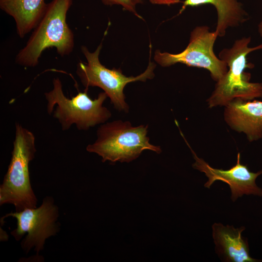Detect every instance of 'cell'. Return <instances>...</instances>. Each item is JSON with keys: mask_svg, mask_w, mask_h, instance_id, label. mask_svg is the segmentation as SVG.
<instances>
[{"mask_svg": "<svg viewBox=\"0 0 262 262\" xmlns=\"http://www.w3.org/2000/svg\"><path fill=\"white\" fill-rule=\"evenodd\" d=\"M73 0H52L28 40L18 53L16 62L22 66L34 67L43 51L55 48L61 56L69 55L74 46V35L68 27L66 15Z\"/></svg>", "mask_w": 262, "mask_h": 262, "instance_id": "obj_1", "label": "cell"}, {"mask_svg": "<svg viewBox=\"0 0 262 262\" xmlns=\"http://www.w3.org/2000/svg\"><path fill=\"white\" fill-rule=\"evenodd\" d=\"M250 37H244L235 41L229 48L223 49L218 57L229 67L226 73L216 82L214 89L207 100L210 108L225 106L236 98L252 100L262 98V83L250 82V75L245 72L246 68H252L248 63L247 55L262 49V45L250 47Z\"/></svg>", "mask_w": 262, "mask_h": 262, "instance_id": "obj_2", "label": "cell"}, {"mask_svg": "<svg viewBox=\"0 0 262 262\" xmlns=\"http://www.w3.org/2000/svg\"><path fill=\"white\" fill-rule=\"evenodd\" d=\"M12 157L0 186V205H13L16 211L36 208L37 199L31 187L29 164L36 148L33 133L18 122L15 124Z\"/></svg>", "mask_w": 262, "mask_h": 262, "instance_id": "obj_3", "label": "cell"}, {"mask_svg": "<svg viewBox=\"0 0 262 262\" xmlns=\"http://www.w3.org/2000/svg\"><path fill=\"white\" fill-rule=\"evenodd\" d=\"M52 85V89L45 93L47 111L57 120L62 131L75 125L78 130L86 131L106 122L112 117L111 111L103 105L108 97L105 92L92 99L85 89L69 98L65 95L59 78H54Z\"/></svg>", "mask_w": 262, "mask_h": 262, "instance_id": "obj_4", "label": "cell"}, {"mask_svg": "<svg viewBox=\"0 0 262 262\" xmlns=\"http://www.w3.org/2000/svg\"><path fill=\"white\" fill-rule=\"evenodd\" d=\"M147 132L148 125L134 127L130 121L122 120L106 122L98 128L96 140L86 149L100 156L102 162L111 163H130L145 150L161 153V147L149 142Z\"/></svg>", "mask_w": 262, "mask_h": 262, "instance_id": "obj_5", "label": "cell"}, {"mask_svg": "<svg viewBox=\"0 0 262 262\" xmlns=\"http://www.w3.org/2000/svg\"><path fill=\"white\" fill-rule=\"evenodd\" d=\"M102 47L101 43L93 52H90L84 46L81 47L87 62L78 64L76 73L86 90L89 87L101 88L110 98L115 109L127 113L130 107L125 100V87L131 82L152 79L156 65L150 59L147 67L142 73L135 77L126 76L120 68L109 69L100 63L99 56Z\"/></svg>", "mask_w": 262, "mask_h": 262, "instance_id": "obj_6", "label": "cell"}, {"mask_svg": "<svg viewBox=\"0 0 262 262\" xmlns=\"http://www.w3.org/2000/svg\"><path fill=\"white\" fill-rule=\"evenodd\" d=\"M217 33L211 32L205 25L196 27L191 32L189 43L181 52L173 54L157 49L154 60L160 66L168 67L177 63L208 70L212 79L217 82L227 72V64L217 57L213 46Z\"/></svg>", "mask_w": 262, "mask_h": 262, "instance_id": "obj_7", "label": "cell"}, {"mask_svg": "<svg viewBox=\"0 0 262 262\" xmlns=\"http://www.w3.org/2000/svg\"><path fill=\"white\" fill-rule=\"evenodd\" d=\"M58 215L53 198L48 196L39 207L11 212L2 218L12 216L16 219V228L11 234L18 241L26 233L21 243L22 248L27 253L33 247L38 254L44 248L46 240L58 232Z\"/></svg>", "mask_w": 262, "mask_h": 262, "instance_id": "obj_8", "label": "cell"}, {"mask_svg": "<svg viewBox=\"0 0 262 262\" xmlns=\"http://www.w3.org/2000/svg\"><path fill=\"white\" fill-rule=\"evenodd\" d=\"M181 136L190 149L195 162L193 167L205 174L208 181L204 184L205 188H210L216 180L227 183L231 191V199L235 201L244 195L262 196V189L256 184L257 178L262 174V169L257 172L250 171L246 165L241 163V154L238 153L236 164L229 169L213 168L203 159L199 158L185 139L181 131Z\"/></svg>", "mask_w": 262, "mask_h": 262, "instance_id": "obj_9", "label": "cell"}, {"mask_svg": "<svg viewBox=\"0 0 262 262\" xmlns=\"http://www.w3.org/2000/svg\"><path fill=\"white\" fill-rule=\"evenodd\" d=\"M224 107V120L230 128L244 133L249 142L262 138V101L236 98Z\"/></svg>", "mask_w": 262, "mask_h": 262, "instance_id": "obj_10", "label": "cell"}, {"mask_svg": "<svg viewBox=\"0 0 262 262\" xmlns=\"http://www.w3.org/2000/svg\"><path fill=\"white\" fill-rule=\"evenodd\" d=\"M245 227L235 228L233 225L214 223L212 225V236L215 253L225 262H260L252 258L249 253L247 239L242 236Z\"/></svg>", "mask_w": 262, "mask_h": 262, "instance_id": "obj_11", "label": "cell"}, {"mask_svg": "<svg viewBox=\"0 0 262 262\" xmlns=\"http://www.w3.org/2000/svg\"><path fill=\"white\" fill-rule=\"evenodd\" d=\"M48 4L45 0H0L1 10L14 18L20 38L36 27Z\"/></svg>", "mask_w": 262, "mask_h": 262, "instance_id": "obj_12", "label": "cell"}, {"mask_svg": "<svg viewBox=\"0 0 262 262\" xmlns=\"http://www.w3.org/2000/svg\"><path fill=\"white\" fill-rule=\"evenodd\" d=\"M210 4L214 6L217 15L215 31L223 37L227 30L238 26L248 19V15L238 0H185L180 9L181 13L187 7Z\"/></svg>", "mask_w": 262, "mask_h": 262, "instance_id": "obj_13", "label": "cell"}, {"mask_svg": "<svg viewBox=\"0 0 262 262\" xmlns=\"http://www.w3.org/2000/svg\"><path fill=\"white\" fill-rule=\"evenodd\" d=\"M103 4L107 6L118 5L123 9L132 13L137 17L143 19V17L136 11V5L142 4L145 0H101Z\"/></svg>", "mask_w": 262, "mask_h": 262, "instance_id": "obj_14", "label": "cell"}, {"mask_svg": "<svg viewBox=\"0 0 262 262\" xmlns=\"http://www.w3.org/2000/svg\"><path fill=\"white\" fill-rule=\"evenodd\" d=\"M153 4L170 5L180 2V0H148Z\"/></svg>", "mask_w": 262, "mask_h": 262, "instance_id": "obj_15", "label": "cell"}, {"mask_svg": "<svg viewBox=\"0 0 262 262\" xmlns=\"http://www.w3.org/2000/svg\"><path fill=\"white\" fill-rule=\"evenodd\" d=\"M258 31L260 35L262 38V20L260 22L258 25ZM261 44L262 45V43Z\"/></svg>", "mask_w": 262, "mask_h": 262, "instance_id": "obj_16", "label": "cell"}]
</instances>
